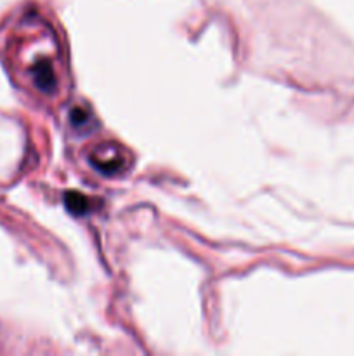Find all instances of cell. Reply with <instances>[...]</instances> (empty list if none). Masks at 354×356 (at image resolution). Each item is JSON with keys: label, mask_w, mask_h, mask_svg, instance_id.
Returning a JSON list of instances; mask_svg holds the SVG:
<instances>
[{"label": "cell", "mask_w": 354, "mask_h": 356, "mask_svg": "<svg viewBox=\"0 0 354 356\" xmlns=\"http://www.w3.org/2000/svg\"><path fill=\"white\" fill-rule=\"evenodd\" d=\"M90 162L103 174H117L124 170V152L117 145H101L92 152Z\"/></svg>", "instance_id": "cell-1"}, {"label": "cell", "mask_w": 354, "mask_h": 356, "mask_svg": "<svg viewBox=\"0 0 354 356\" xmlns=\"http://www.w3.org/2000/svg\"><path fill=\"white\" fill-rule=\"evenodd\" d=\"M66 205L71 212L75 214H83L87 211V200L82 197V195H76V193H69L66 195Z\"/></svg>", "instance_id": "cell-2"}]
</instances>
